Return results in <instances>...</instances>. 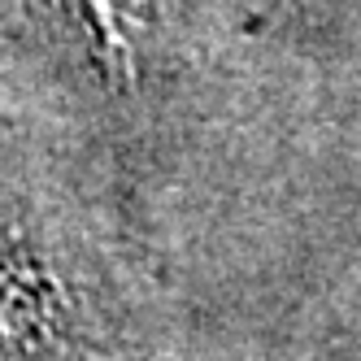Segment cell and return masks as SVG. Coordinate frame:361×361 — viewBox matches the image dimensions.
<instances>
[{
    "instance_id": "cell-1",
    "label": "cell",
    "mask_w": 361,
    "mask_h": 361,
    "mask_svg": "<svg viewBox=\"0 0 361 361\" xmlns=\"http://www.w3.org/2000/svg\"><path fill=\"white\" fill-rule=\"evenodd\" d=\"M48 318H53V292L35 266L0 257V361L27 357Z\"/></svg>"
},
{
    "instance_id": "cell-2",
    "label": "cell",
    "mask_w": 361,
    "mask_h": 361,
    "mask_svg": "<svg viewBox=\"0 0 361 361\" xmlns=\"http://www.w3.org/2000/svg\"><path fill=\"white\" fill-rule=\"evenodd\" d=\"M83 31L109 70H131L152 31V0H79Z\"/></svg>"
}]
</instances>
